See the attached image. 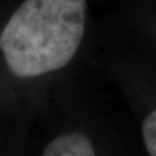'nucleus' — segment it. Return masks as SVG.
Wrapping results in <instances>:
<instances>
[{
  "instance_id": "nucleus-2",
  "label": "nucleus",
  "mask_w": 156,
  "mask_h": 156,
  "mask_svg": "<svg viewBox=\"0 0 156 156\" xmlns=\"http://www.w3.org/2000/svg\"><path fill=\"white\" fill-rule=\"evenodd\" d=\"M44 156H94L90 140L81 133L62 134L45 147Z\"/></svg>"
},
{
  "instance_id": "nucleus-3",
  "label": "nucleus",
  "mask_w": 156,
  "mask_h": 156,
  "mask_svg": "<svg viewBox=\"0 0 156 156\" xmlns=\"http://www.w3.org/2000/svg\"><path fill=\"white\" fill-rule=\"evenodd\" d=\"M142 138L148 154L156 156V110L151 112L142 124Z\"/></svg>"
},
{
  "instance_id": "nucleus-1",
  "label": "nucleus",
  "mask_w": 156,
  "mask_h": 156,
  "mask_svg": "<svg viewBox=\"0 0 156 156\" xmlns=\"http://www.w3.org/2000/svg\"><path fill=\"white\" fill-rule=\"evenodd\" d=\"M87 0H26L0 35V49L17 78H35L66 66L86 29Z\"/></svg>"
}]
</instances>
